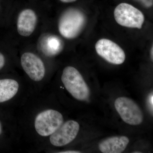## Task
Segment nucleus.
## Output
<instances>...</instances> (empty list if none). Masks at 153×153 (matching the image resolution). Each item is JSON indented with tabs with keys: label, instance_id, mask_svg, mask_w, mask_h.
Masks as SVG:
<instances>
[{
	"label": "nucleus",
	"instance_id": "11",
	"mask_svg": "<svg viewBox=\"0 0 153 153\" xmlns=\"http://www.w3.org/2000/svg\"><path fill=\"white\" fill-rule=\"evenodd\" d=\"M129 140L127 137H111L102 141L99 145L100 150L103 153H120L126 149Z\"/></svg>",
	"mask_w": 153,
	"mask_h": 153
},
{
	"label": "nucleus",
	"instance_id": "6",
	"mask_svg": "<svg viewBox=\"0 0 153 153\" xmlns=\"http://www.w3.org/2000/svg\"><path fill=\"white\" fill-rule=\"evenodd\" d=\"M95 48L98 55L108 63L120 65L125 60V53L123 49L108 39L99 40L95 44Z\"/></svg>",
	"mask_w": 153,
	"mask_h": 153
},
{
	"label": "nucleus",
	"instance_id": "9",
	"mask_svg": "<svg viewBox=\"0 0 153 153\" xmlns=\"http://www.w3.org/2000/svg\"><path fill=\"white\" fill-rule=\"evenodd\" d=\"M37 16L35 12L31 9H25L19 13L17 19V31L19 35L29 37L36 29Z\"/></svg>",
	"mask_w": 153,
	"mask_h": 153
},
{
	"label": "nucleus",
	"instance_id": "13",
	"mask_svg": "<svg viewBox=\"0 0 153 153\" xmlns=\"http://www.w3.org/2000/svg\"><path fill=\"white\" fill-rule=\"evenodd\" d=\"M141 3L142 4L147 8L152 7L153 4V0H135Z\"/></svg>",
	"mask_w": 153,
	"mask_h": 153
},
{
	"label": "nucleus",
	"instance_id": "12",
	"mask_svg": "<svg viewBox=\"0 0 153 153\" xmlns=\"http://www.w3.org/2000/svg\"><path fill=\"white\" fill-rule=\"evenodd\" d=\"M19 89V83L15 79H0V103L13 98L17 94Z\"/></svg>",
	"mask_w": 153,
	"mask_h": 153
},
{
	"label": "nucleus",
	"instance_id": "17",
	"mask_svg": "<svg viewBox=\"0 0 153 153\" xmlns=\"http://www.w3.org/2000/svg\"><path fill=\"white\" fill-rule=\"evenodd\" d=\"M61 153H79V152H77V151H65V152H61Z\"/></svg>",
	"mask_w": 153,
	"mask_h": 153
},
{
	"label": "nucleus",
	"instance_id": "8",
	"mask_svg": "<svg viewBox=\"0 0 153 153\" xmlns=\"http://www.w3.org/2000/svg\"><path fill=\"white\" fill-rule=\"evenodd\" d=\"M79 125L73 120L63 123L58 129L50 136V142L56 147H61L74 140L79 132Z\"/></svg>",
	"mask_w": 153,
	"mask_h": 153
},
{
	"label": "nucleus",
	"instance_id": "2",
	"mask_svg": "<svg viewBox=\"0 0 153 153\" xmlns=\"http://www.w3.org/2000/svg\"><path fill=\"white\" fill-rule=\"evenodd\" d=\"M61 80L66 90L78 100L84 101L89 97L90 91L79 71L72 66L64 68Z\"/></svg>",
	"mask_w": 153,
	"mask_h": 153
},
{
	"label": "nucleus",
	"instance_id": "7",
	"mask_svg": "<svg viewBox=\"0 0 153 153\" xmlns=\"http://www.w3.org/2000/svg\"><path fill=\"white\" fill-rule=\"evenodd\" d=\"M21 65L29 77L34 81L39 82L45 75V65L37 55L31 52H25L21 59Z\"/></svg>",
	"mask_w": 153,
	"mask_h": 153
},
{
	"label": "nucleus",
	"instance_id": "3",
	"mask_svg": "<svg viewBox=\"0 0 153 153\" xmlns=\"http://www.w3.org/2000/svg\"><path fill=\"white\" fill-rule=\"evenodd\" d=\"M63 123L62 114L54 109L41 111L36 116L34 126L37 133L42 137L51 135Z\"/></svg>",
	"mask_w": 153,
	"mask_h": 153
},
{
	"label": "nucleus",
	"instance_id": "4",
	"mask_svg": "<svg viewBox=\"0 0 153 153\" xmlns=\"http://www.w3.org/2000/svg\"><path fill=\"white\" fill-rule=\"evenodd\" d=\"M114 17L119 25L128 28L141 29L145 21L140 11L127 3H121L115 8Z\"/></svg>",
	"mask_w": 153,
	"mask_h": 153
},
{
	"label": "nucleus",
	"instance_id": "1",
	"mask_svg": "<svg viewBox=\"0 0 153 153\" xmlns=\"http://www.w3.org/2000/svg\"><path fill=\"white\" fill-rule=\"evenodd\" d=\"M86 23V16L83 12L77 9H68L60 17L58 30L64 38L74 39L83 30Z\"/></svg>",
	"mask_w": 153,
	"mask_h": 153
},
{
	"label": "nucleus",
	"instance_id": "20",
	"mask_svg": "<svg viewBox=\"0 0 153 153\" xmlns=\"http://www.w3.org/2000/svg\"><path fill=\"white\" fill-rule=\"evenodd\" d=\"M133 153H141V152H134Z\"/></svg>",
	"mask_w": 153,
	"mask_h": 153
},
{
	"label": "nucleus",
	"instance_id": "14",
	"mask_svg": "<svg viewBox=\"0 0 153 153\" xmlns=\"http://www.w3.org/2000/svg\"><path fill=\"white\" fill-rule=\"evenodd\" d=\"M148 104L149 107L151 111L153 113V93H151L148 98Z\"/></svg>",
	"mask_w": 153,
	"mask_h": 153
},
{
	"label": "nucleus",
	"instance_id": "19",
	"mask_svg": "<svg viewBox=\"0 0 153 153\" xmlns=\"http://www.w3.org/2000/svg\"><path fill=\"white\" fill-rule=\"evenodd\" d=\"M2 133V126L1 125V123H0V135Z\"/></svg>",
	"mask_w": 153,
	"mask_h": 153
},
{
	"label": "nucleus",
	"instance_id": "10",
	"mask_svg": "<svg viewBox=\"0 0 153 153\" xmlns=\"http://www.w3.org/2000/svg\"><path fill=\"white\" fill-rule=\"evenodd\" d=\"M63 41L58 36L44 34L40 37L39 47L42 52L48 56H55L62 52L63 48Z\"/></svg>",
	"mask_w": 153,
	"mask_h": 153
},
{
	"label": "nucleus",
	"instance_id": "15",
	"mask_svg": "<svg viewBox=\"0 0 153 153\" xmlns=\"http://www.w3.org/2000/svg\"><path fill=\"white\" fill-rule=\"evenodd\" d=\"M5 63V59L4 55L0 52V70L3 68Z\"/></svg>",
	"mask_w": 153,
	"mask_h": 153
},
{
	"label": "nucleus",
	"instance_id": "5",
	"mask_svg": "<svg viewBox=\"0 0 153 153\" xmlns=\"http://www.w3.org/2000/svg\"><path fill=\"white\" fill-rule=\"evenodd\" d=\"M114 106L122 119L126 123L137 126L143 122V116L141 110L131 99L119 97L115 101Z\"/></svg>",
	"mask_w": 153,
	"mask_h": 153
},
{
	"label": "nucleus",
	"instance_id": "18",
	"mask_svg": "<svg viewBox=\"0 0 153 153\" xmlns=\"http://www.w3.org/2000/svg\"><path fill=\"white\" fill-rule=\"evenodd\" d=\"M153 46L152 47V48H151V58H152V60L153 61Z\"/></svg>",
	"mask_w": 153,
	"mask_h": 153
},
{
	"label": "nucleus",
	"instance_id": "16",
	"mask_svg": "<svg viewBox=\"0 0 153 153\" xmlns=\"http://www.w3.org/2000/svg\"><path fill=\"white\" fill-rule=\"evenodd\" d=\"M61 2L63 3H71L74 2L76 1L77 0H60Z\"/></svg>",
	"mask_w": 153,
	"mask_h": 153
}]
</instances>
